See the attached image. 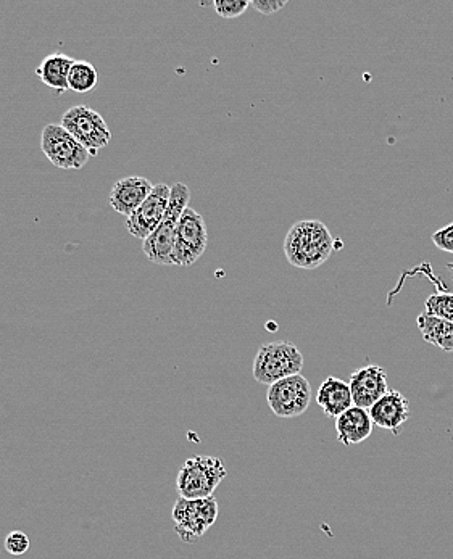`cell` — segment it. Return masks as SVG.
I'll return each instance as SVG.
<instances>
[{
	"label": "cell",
	"mask_w": 453,
	"mask_h": 559,
	"mask_svg": "<svg viewBox=\"0 0 453 559\" xmlns=\"http://www.w3.org/2000/svg\"><path fill=\"white\" fill-rule=\"evenodd\" d=\"M189 199H191V189L186 184L176 183L171 187L170 202L162 223L158 224V228L142 242V252L147 260L155 265L171 266L176 226L188 208Z\"/></svg>",
	"instance_id": "2"
},
{
	"label": "cell",
	"mask_w": 453,
	"mask_h": 559,
	"mask_svg": "<svg viewBox=\"0 0 453 559\" xmlns=\"http://www.w3.org/2000/svg\"><path fill=\"white\" fill-rule=\"evenodd\" d=\"M316 403L329 418H339L342 413L354 406L349 382L342 381L339 377H328L318 389Z\"/></svg>",
	"instance_id": "15"
},
{
	"label": "cell",
	"mask_w": 453,
	"mask_h": 559,
	"mask_svg": "<svg viewBox=\"0 0 453 559\" xmlns=\"http://www.w3.org/2000/svg\"><path fill=\"white\" fill-rule=\"evenodd\" d=\"M368 413L375 426L392 431L395 435H399L402 426L412 416L410 402L399 390H389L381 400L371 406Z\"/></svg>",
	"instance_id": "12"
},
{
	"label": "cell",
	"mask_w": 453,
	"mask_h": 559,
	"mask_svg": "<svg viewBox=\"0 0 453 559\" xmlns=\"http://www.w3.org/2000/svg\"><path fill=\"white\" fill-rule=\"evenodd\" d=\"M75 62L76 60H73L70 55L55 52V54L47 55L42 60L41 65L36 68V75L52 91L63 94V92L70 91L68 89V75H70L71 67Z\"/></svg>",
	"instance_id": "16"
},
{
	"label": "cell",
	"mask_w": 453,
	"mask_h": 559,
	"mask_svg": "<svg viewBox=\"0 0 453 559\" xmlns=\"http://www.w3.org/2000/svg\"><path fill=\"white\" fill-rule=\"evenodd\" d=\"M170 194L171 187L167 184L154 186L149 199L126 220V228L131 236L141 239L142 242L146 241L147 237L158 228V224L162 223L163 216L167 213Z\"/></svg>",
	"instance_id": "10"
},
{
	"label": "cell",
	"mask_w": 453,
	"mask_h": 559,
	"mask_svg": "<svg viewBox=\"0 0 453 559\" xmlns=\"http://www.w3.org/2000/svg\"><path fill=\"white\" fill-rule=\"evenodd\" d=\"M334 249L336 241L321 221H299L289 229L284 239L287 261L300 270L320 268L331 257Z\"/></svg>",
	"instance_id": "1"
},
{
	"label": "cell",
	"mask_w": 453,
	"mask_h": 559,
	"mask_svg": "<svg viewBox=\"0 0 453 559\" xmlns=\"http://www.w3.org/2000/svg\"><path fill=\"white\" fill-rule=\"evenodd\" d=\"M312 398L310 382L302 374H296L270 386L266 402L278 418H297L308 410Z\"/></svg>",
	"instance_id": "9"
},
{
	"label": "cell",
	"mask_w": 453,
	"mask_h": 559,
	"mask_svg": "<svg viewBox=\"0 0 453 559\" xmlns=\"http://www.w3.org/2000/svg\"><path fill=\"white\" fill-rule=\"evenodd\" d=\"M373 421L368 410L352 406L336 418L337 440L345 447L362 444L373 434Z\"/></svg>",
	"instance_id": "14"
},
{
	"label": "cell",
	"mask_w": 453,
	"mask_h": 559,
	"mask_svg": "<svg viewBox=\"0 0 453 559\" xmlns=\"http://www.w3.org/2000/svg\"><path fill=\"white\" fill-rule=\"evenodd\" d=\"M218 502L215 497L202 500H186L179 497L173 506V521L179 539L184 543H194L217 522Z\"/></svg>",
	"instance_id": "5"
},
{
	"label": "cell",
	"mask_w": 453,
	"mask_h": 559,
	"mask_svg": "<svg viewBox=\"0 0 453 559\" xmlns=\"http://www.w3.org/2000/svg\"><path fill=\"white\" fill-rule=\"evenodd\" d=\"M97 81H99V75H97L96 67L84 60H76L68 75V89L78 92V94H86V92L94 91Z\"/></svg>",
	"instance_id": "18"
},
{
	"label": "cell",
	"mask_w": 453,
	"mask_h": 559,
	"mask_svg": "<svg viewBox=\"0 0 453 559\" xmlns=\"http://www.w3.org/2000/svg\"><path fill=\"white\" fill-rule=\"evenodd\" d=\"M41 149L52 165L62 170H81L91 154L62 125L44 126Z\"/></svg>",
	"instance_id": "8"
},
{
	"label": "cell",
	"mask_w": 453,
	"mask_h": 559,
	"mask_svg": "<svg viewBox=\"0 0 453 559\" xmlns=\"http://www.w3.org/2000/svg\"><path fill=\"white\" fill-rule=\"evenodd\" d=\"M213 7L221 18H237L250 7L247 0H215Z\"/></svg>",
	"instance_id": "20"
},
{
	"label": "cell",
	"mask_w": 453,
	"mask_h": 559,
	"mask_svg": "<svg viewBox=\"0 0 453 559\" xmlns=\"http://www.w3.org/2000/svg\"><path fill=\"white\" fill-rule=\"evenodd\" d=\"M433 242L437 249L453 253V223H450L449 226H445V228L434 232Z\"/></svg>",
	"instance_id": "22"
},
{
	"label": "cell",
	"mask_w": 453,
	"mask_h": 559,
	"mask_svg": "<svg viewBox=\"0 0 453 559\" xmlns=\"http://www.w3.org/2000/svg\"><path fill=\"white\" fill-rule=\"evenodd\" d=\"M424 313L453 323V294L429 295L424 302Z\"/></svg>",
	"instance_id": "19"
},
{
	"label": "cell",
	"mask_w": 453,
	"mask_h": 559,
	"mask_svg": "<svg viewBox=\"0 0 453 559\" xmlns=\"http://www.w3.org/2000/svg\"><path fill=\"white\" fill-rule=\"evenodd\" d=\"M286 4V0H252L250 7H254L257 12L263 13V15H273V13L286 7Z\"/></svg>",
	"instance_id": "23"
},
{
	"label": "cell",
	"mask_w": 453,
	"mask_h": 559,
	"mask_svg": "<svg viewBox=\"0 0 453 559\" xmlns=\"http://www.w3.org/2000/svg\"><path fill=\"white\" fill-rule=\"evenodd\" d=\"M304 368V355L291 342H271L258 348L254 360L255 381L265 386H273L286 377L300 374Z\"/></svg>",
	"instance_id": "4"
},
{
	"label": "cell",
	"mask_w": 453,
	"mask_h": 559,
	"mask_svg": "<svg viewBox=\"0 0 453 559\" xmlns=\"http://www.w3.org/2000/svg\"><path fill=\"white\" fill-rule=\"evenodd\" d=\"M60 125L88 150L91 157H96L100 150L105 149L112 141V133L104 116L84 105H78L65 112Z\"/></svg>",
	"instance_id": "6"
},
{
	"label": "cell",
	"mask_w": 453,
	"mask_h": 559,
	"mask_svg": "<svg viewBox=\"0 0 453 559\" xmlns=\"http://www.w3.org/2000/svg\"><path fill=\"white\" fill-rule=\"evenodd\" d=\"M225 463L217 456H194L179 469L176 489L179 497L186 500H202L213 497L218 485L225 481Z\"/></svg>",
	"instance_id": "3"
},
{
	"label": "cell",
	"mask_w": 453,
	"mask_h": 559,
	"mask_svg": "<svg viewBox=\"0 0 453 559\" xmlns=\"http://www.w3.org/2000/svg\"><path fill=\"white\" fill-rule=\"evenodd\" d=\"M152 191H154V186L149 179L141 178V176L123 178L113 184L112 192H110V205L115 212L128 218L149 199Z\"/></svg>",
	"instance_id": "13"
},
{
	"label": "cell",
	"mask_w": 453,
	"mask_h": 559,
	"mask_svg": "<svg viewBox=\"0 0 453 559\" xmlns=\"http://www.w3.org/2000/svg\"><path fill=\"white\" fill-rule=\"evenodd\" d=\"M349 386L354 397V406L370 410L371 406L389 392L386 369L378 365L357 369L350 374Z\"/></svg>",
	"instance_id": "11"
},
{
	"label": "cell",
	"mask_w": 453,
	"mask_h": 559,
	"mask_svg": "<svg viewBox=\"0 0 453 559\" xmlns=\"http://www.w3.org/2000/svg\"><path fill=\"white\" fill-rule=\"evenodd\" d=\"M4 545L5 550L9 551L10 555H25L26 551L30 550V537L23 531H12L5 537Z\"/></svg>",
	"instance_id": "21"
},
{
	"label": "cell",
	"mask_w": 453,
	"mask_h": 559,
	"mask_svg": "<svg viewBox=\"0 0 453 559\" xmlns=\"http://www.w3.org/2000/svg\"><path fill=\"white\" fill-rule=\"evenodd\" d=\"M416 326L428 344L439 347L444 352L453 353V323L421 313L416 318Z\"/></svg>",
	"instance_id": "17"
},
{
	"label": "cell",
	"mask_w": 453,
	"mask_h": 559,
	"mask_svg": "<svg viewBox=\"0 0 453 559\" xmlns=\"http://www.w3.org/2000/svg\"><path fill=\"white\" fill-rule=\"evenodd\" d=\"M449 268L450 270H452V274H453V263H450Z\"/></svg>",
	"instance_id": "24"
},
{
	"label": "cell",
	"mask_w": 453,
	"mask_h": 559,
	"mask_svg": "<svg viewBox=\"0 0 453 559\" xmlns=\"http://www.w3.org/2000/svg\"><path fill=\"white\" fill-rule=\"evenodd\" d=\"M208 232L204 216L186 208L175 232V247L171 253V266H191L207 250Z\"/></svg>",
	"instance_id": "7"
}]
</instances>
